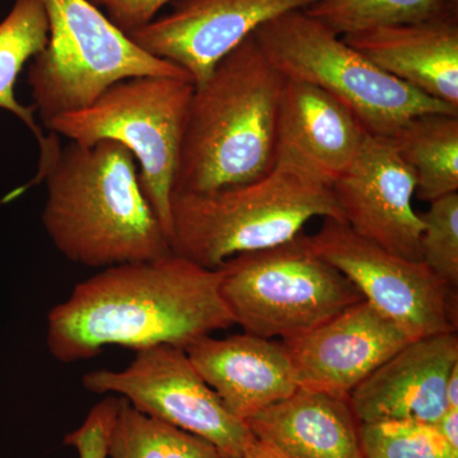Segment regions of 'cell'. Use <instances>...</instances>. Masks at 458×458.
<instances>
[{
	"label": "cell",
	"instance_id": "6da1fadb",
	"mask_svg": "<svg viewBox=\"0 0 458 458\" xmlns=\"http://www.w3.org/2000/svg\"><path fill=\"white\" fill-rule=\"evenodd\" d=\"M219 282L218 269H205L174 252L105 267L50 310L47 349L62 363L92 360L107 346L186 351L234 325Z\"/></svg>",
	"mask_w": 458,
	"mask_h": 458
},
{
	"label": "cell",
	"instance_id": "7a4b0ae2",
	"mask_svg": "<svg viewBox=\"0 0 458 458\" xmlns=\"http://www.w3.org/2000/svg\"><path fill=\"white\" fill-rule=\"evenodd\" d=\"M40 149L35 181L44 179L47 189L42 225L69 261L105 269L172 252L128 148L114 140L63 148L50 132Z\"/></svg>",
	"mask_w": 458,
	"mask_h": 458
},
{
	"label": "cell",
	"instance_id": "3957f363",
	"mask_svg": "<svg viewBox=\"0 0 458 458\" xmlns=\"http://www.w3.org/2000/svg\"><path fill=\"white\" fill-rule=\"evenodd\" d=\"M284 81L251 35L194 84L174 194H205L269 174L278 159Z\"/></svg>",
	"mask_w": 458,
	"mask_h": 458
},
{
	"label": "cell",
	"instance_id": "277c9868",
	"mask_svg": "<svg viewBox=\"0 0 458 458\" xmlns=\"http://www.w3.org/2000/svg\"><path fill=\"white\" fill-rule=\"evenodd\" d=\"M171 214V251L210 270L293 240L313 218L344 221L330 183L286 155L252 182L174 194Z\"/></svg>",
	"mask_w": 458,
	"mask_h": 458
},
{
	"label": "cell",
	"instance_id": "5b68a950",
	"mask_svg": "<svg viewBox=\"0 0 458 458\" xmlns=\"http://www.w3.org/2000/svg\"><path fill=\"white\" fill-rule=\"evenodd\" d=\"M254 38L285 80L324 90L348 108L370 135L393 137L418 114H458V108L428 98L377 68L304 11L267 21Z\"/></svg>",
	"mask_w": 458,
	"mask_h": 458
},
{
	"label": "cell",
	"instance_id": "8992f818",
	"mask_svg": "<svg viewBox=\"0 0 458 458\" xmlns=\"http://www.w3.org/2000/svg\"><path fill=\"white\" fill-rule=\"evenodd\" d=\"M194 82L140 75L114 83L89 106L56 116L47 128L75 143L114 140L128 148L144 194L168 242L171 204Z\"/></svg>",
	"mask_w": 458,
	"mask_h": 458
},
{
	"label": "cell",
	"instance_id": "52a82bcc",
	"mask_svg": "<svg viewBox=\"0 0 458 458\" xmlns=\"http://www.w3.org/2000/svg\"><path fill=\"white\" fill-rule=\"evenodd\" d=\"M218 270L219 293L234 325L267 339L301 335L364 300L304 233L282 245L233 256Z\"/></svg>",
	"mask_w": 458,
	"mask_h": 458
},
{
	"label": "cell",
	"instance_id": "ba28073f",
	"mask_svg": "<svg viewBox=\"0 0 458 458\" xmlns=\"http://www.w3.org/2000/svg\"><path fill=\"white\" fill-rule=\"evenodd\" d=\"M41 3L49 21V42L32 59L29 84L45 126L60 114L89 106L128 78L161 75L191 80L180 66L138 47L90 0Z\"/></svg>",
	"mask_w": 458,
	"mask_h": 458
},
{
	"label": "cell",
	"instance_id": "9c48e42d",
	"mask_svg": "<svg viewBox=\"0 0 458 458\" xmlns=\"http://www.w3.org/2000/svg\"><path fill=\"white\" fill-rule=\"evenodd\" d=\"M309 240L322 259L342 271L364 300L410 339L457 333L458 288L423 261L394 255L337 219H322Z\"/></svg>",
	"mask_w": 458,
	"mask_h": 458
},
{
	"label": "cell",
	"instance_id": "30bf717a",
	"mask_svg": "<svg viewBox=\"0 0 458 458\" xmlns=\"http://www.w3.org/2000/svg\"><path fill=\"white\" fill-rule=\"evenodd\" d=\"M82 385L89 393L123 397L150 417L200 437L222 458H242L255 439L201 378L185 349L157 345L135 352L125 369L93 370Z\"/></svg>",
	"mask_w": 458,
	"mask_h": 458
},
{
	"label": "cell",
	"instance_id": "8fae6325",
	"mask_svg": "<svg viewBox=\"0 0 458 458\" xmlns=\"http://www.w3.org/2000/svg\"><path fill=\"white\" fill-rule=\"evenodd\" d=\"M316 0H174L172 9L128 33L150 55L180 66L195 86L214 66L286 12L304 11Z\"/></svg>",
	"mask_w": 458,
	"mask_h": 458
},
{
	"label": "cell",
	"instance_id": "7c38bea8",
	"mask_svg": "<svg viewBox=\"0 0 458 458\" xmlns=\"http://www.w3.org/2000/svg\"><path fill=\"white\" fill-rule=\"evenodd\" d=\"M331 189L355 233L401 258L423 261L424 223L412 208L417 183L390 138L367 135Z\"/></svg>",
	"mask_w": 458,
	"mask_h": 458
},
{
	"label": "cell",
	"instance_id": "4fadbf2b",
	"mask_svg": "<svg viewBox=\"0 0 458 458\" xmlns=\"http://www.w3.org/2000/svg\"><path fill=\"white\" fill-rule=\"evenodd\" d=\"M282 342L300 387L349 400L367 377L412 340L363 300Z\"/></svg>",
	"mask_w": 458,
	"mask_h": 458
},
{
	"label": "cell",
	"instance_id": "5bb4252c",
	"mask_svg": "<svg viewBox=\"0 0 458 458\" xmlns=\"http://www.w3.org/2000/svg\"><path fill=\"white\" fill-rule=\"evenodd\" d=\"M458 364L457 333L412 340L367 377L349 397L360 423L436 424L447 409L445 385Z\"/></svg>",
	"mask_w": 458,
	"mask_h": 458
},
{
	"label": "cell",
	"instance_id": "9a60e30c",
	"mask_svg": "<svg viewBox=\"0 0 458 458\" xmlns=\"http://www.w3.org/2000/svg\"><path fill=\"white\" fill-rule=\"evenodd\" d=\"M186 354L223 405L242 421L300 388L282 340L247 333L208 335L191 344Z\"/></svg>",
	"mask_w": 458,
	"mask_h": 458
},
{
	"label": "cell",
	"instance_id": "2e32d148",
	"mask_svg": "<svg viewBox=\"0 0 458 458\" xmlns=\"http://www.w3.org/2000/svg\"><path fill=\"white\" fill-rule=\"evenodd\" d=\"M343 40L385 73L458 108V18L375 27Z\"/></svg>",
	"mask_w": 458,
	"mask_h": 458
},
{
	"label": "cell",
	"instance_id": "e0dca14e",
	"mask_svg": "<svg viewBox=\"0 0 458 458\" xmlns=\"http://www.w3.org/2000/svg\"><path fill=\"white\" fill-rule=\"evenodd\" d=\"M367 135L360 120L324 90L284 81L278 155L293 157L331 185L351 165Z\"/></svg>",
	"mask_w": 458,
	"mask_h": 458
},
{
	"label": "cell",
	"instance_id": "ac0fdd59",
	"mask_svg": "<svg viewBox=\"0 0 458 458\" xmlns=\"http://www.w3.org/2000/svg\"><path fill=\"white\" fill-rule=\"evenodd\" d=\"M245 423L286 458H363L360 420L349 400L331 394L300 387Z\"/></svg>",
	"mask_w": 458,
	"mask_h": 458
},
{
	"label": "cell",
	"instance_id": "d6986e66",
	"mask_svg": "<svg viewBox=\"0 0 458 458\" xmlns=\"http://www.w3.org/2000/svg\"><path fill=\"white\" fill-rule=\"evenodd\" d=\"M387 138L414 176L419 200L458 192V114H418Z\"/></svg>",
	"mask_w": 458,
	"mask_h": 458
},
{
	"label": "cell",
	"instance_id": "ffe728a7",
	"mask_svg": "<svg viewBox=\"0 0 458 458\" xmlns=\"http://www.w3.org/2000/svg\"><path fill=\"white\" fill-rule=\"evenodd\" d=\"M49 42V21L41 0H16L0 22V110L17 116L41 146L47 135L36 122L35 106L16 98L18 75L27 62L45 50Z\"/></svg>",
	"mask_w": 458,
	"mask_h": 458
},
{
	"label": "cell",
	"instance_id": "44dd1931",
	"mask_svg": "<svg viewBox=\"0 0 458 458\" xmlns=\"http://www.w3.org/2000/svg\"><path fill=\"white\" fill-rule=\"evenodd\" d=\"M108 458H222L209 442L150 417L120 400L107 448Z\"/></svg>",
	"mask_w": 458,
	"mask_h": 458
},
{
	"label": "cell",
	"instance_id": "7402d4cb",
	"mask_svg": "<svg viewBox=\"0 0 458 458\" xmlns=\"http://www.w3.org/2000/svg\"><path fill=\"white\" fill-rule=\"evenodd\" d=\"M304 12L343 38L375 27L458 18V0H316Z\"/></svg>",
	"mask_w": 458,
	"mask_h": 458
},
{
	"label": "cell",
	"instance_id": "603a6c76",
	"mask_svg": "<svg viewBox=\"0 0 458 458\" xmlns=\"http://www.w3.org/2000/svg\"><path fill=\"white\" fill-rule=\"evenodd\" d=\"M360 445L363 458H458L434 424L415 420L360 423Z\"/></svg>",
	"mask_w": 458,
	"mask_h": 458
},
{
	"label": "cell",
	"instance_id": "cb8c5ba5",
	"mask_svg": "<svg viewBox=\"0 0 458 458\" xmlns=\"http://www.w3.org/2000/svg\"><path fill=\"white\" fill-rule=\"evenodd\" d=\"M421 259L448 284L458 288V192L433 200L420 214Z\"/></svg>",
	"mask_w": 458,
	"mask_h": 458
},
{
	"label": "cell",
	"instance_id": "d4e9b609",
	"mask_svg": "<svg viewBox=\"0 0 458 458\" xmlns=\"http://www.w3.org/2000/svg\"><path fill=\"white\" fill-rule=\"evenodd\" d=\"M120 400L122 397L107 394L98 401L89 410L82 426L66 434L64 445L75 448L80 458H108V439Z\"/></svg>",
	"mask_w": 458,
	"mask_h": 458
},
{
	"label": "cell",
	"instance_id": "484cf974",
	"mask_svg": "<svg viewBox=\"0 0 458 458\" xmlns=\"http://www.w3.org/2000/svg\"><path fill=\"white\" fill-rule=\"evenodd\" d=\"M93 4L106 12L126 35L155 20L158 12L174 0H90Z\"/></svg>",
	"mask_w": 458,
	"mask_h": 458
},
{
	"label": "cell",
	"instance_id": "4316f807",
	"mask_svg": "<svg viewBox=\"0 0 458 458\" xmlns=\"http://www.w3.org/2000/svg\"><path fill=\"white\" fill-rule=\"evenodd\" d=\"M434 426L448 445H452L454 450H458V409H445L442 417Z\"/></svg>",
	"mask_w": 458,
	"mask_h": 458
},
{
	"label": "cell",
	"instance_id": "83f0119b",
	"mask_svg": "<svg viewBox=\"0 0 458 458\" xmlns=\"http://www.w3.org/2000/svg\"><path fill=\"white\" fill-rule=\"evenodd\" d=\"M242 458H286L279 454L278 451L274 450L270 445H265L259 439H254L251 445L247 448L245 454Z\"/></svg>",
	"mask_w": 458,
	"mask_h": 458
},
{
	"label": "cell",
	"instance_id": "f1b7e54d",
	"mask_svg": "<svg viewBox=\"0 0 458 458\" xmlns=\"http://www.w3.org/2000/svg\"><path fill=\"white\" fill-rule=\"evenodd\" d=\"M445 403L447 408L458 409V364L452 369L445 385Z\"/></svg>",
	"mask_w": 458,
	"mask_h": 458
}]
</instances>
